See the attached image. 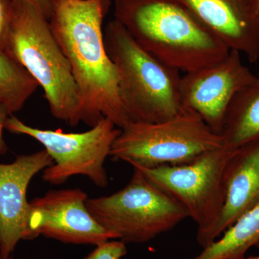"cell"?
<instances>
[{
  "label": "cell",
  "instance_id": "obj_2",
  "mask_svg": "<svg viewBox=\"0 0 259 259\" xmlns=\"http://www.w3.org/2000/svg\"><path fill=\"white\" fill-rule=\"evenodd\" d=\"M114 15L143 49L180 72L214 64L231 51L177 0H115Z\"/></svg>",
  "mask_w": 259,
  "mask_h": 259
},
{
  "label": "cell",
  "instance_id": "obj_23",
  "mask_svg": "<svg viewBox=\"0 0 259 259\" xmlns=\"http://www.w3.org/2000/svg\"><path fill=\"white\" fill-rule=\"evenodd\" d=\"M10 259H13V257H11V258H10Z\"/></svg>",
  "mask_w": 259,
  "mask_h": 259
},
{
  "label": "cell",
  "instance_id": "obj_18",
  "mask_svg": "<svg viewBox=\"0 0 259 259\" xmlns=\"http://www.w3.org/2000/svg\"><path fill=\"white\" fill-rule=\"evenodd\" d=\"M10 17V0H0V50L6 51Z\"/></svg>",
  "mask_w": 259,
  "mask_h": 259
},
{
  "label": "cell",
  "instance_id": "obj_20",
  "mask_svg": "<svg viewBox=\"0 0 259 259\" xmlns=\"http://www.w3.org/2000/svg\"><path fill=\"white\" fill-rule=\"evenodd\" d=\"M35 6L42 12L48 19L50 18L51 0H24Z\"/></svg>",
  "mask_w": 259,
  "mask_h": 259
},
{
  "label": "cell",
  "instance_id": "obj_3",
  "mask_svg": "<svg viewBox=\"0 0 259 259\" xmlns=\"http://www.w3.org/2000/svg\"><path fill=\"white\" fill-rule=\"evenodd\" d=\"M5 51L41 87L54 117L72 127L81 122V95L69 61L49 19L28 2L10 0Z\"/></svg>",
  "mask_w": 259,
  "mask_h": 259
},
{
  "label": "cell",
  "instance_id": "obj_19",
  "mask_svg": "<svg viewBox=\"0 0 259 259\" xmlns=\"http://www.w3.org/2000/svg\"><path fill=\"white\" fill-rule=\"evenodd\" d=\"M9 117L4 109L0 107V155L5 154L8 152V147L5 143L3 137V130L5 129V122Z\"/></svg>",
  "mask_w": 259,
  "mask_h": 259
},
{
  "label": "cell",
  "instance_id": "obj_17",
  "mask_svg": "<svg viewBox=\"0 0 259 259\" xmlns=\"http://www.w3.org/2000/svg\"><path fill=\"white\" fill-rule=\"evenodd\" d=\"M126 243L122 241H107L96 248L83 259H120L127 254Z\"/></svg>",
  "mask_w": 259,
  "mask_h": 259
},
{
  "label": "cell",
  "instance_id": "obj_16",
  "mask_svg": "<svg viewBox=\"0 0 259 259\" xmlns=\"http://www.w3.org/2000/svg\"><path fill=\"white\" fill-rule=\"evenodd\" d=\"M38 87L23 66L0 50V107L8 115L20 111Z\"/></svg>",
  "mask_w": 259,
  "mask_h": 259
},
{
  "label": "cell",
  "instance_id": "obj_5",
  "mask_svg": "<svg viewBox=\"0 0 259 259\" xmlns=\"http://www.w3.org/2000/svg\"><path fill=\"white\" fill-rule=\"evenodd\" d=\"M223 145L222 136L198 115L182 110L161 122H127L120 128L110 156L134 168H151L190 163Z\"/></svg>",
  "mask_w": 259,
  "mask_h": 259
},
{
  "label": "cell",
  "instance_id": "obj_6",
  "mask_svg": "<svg viewBox=\"0 0 259 259\" xmlns=\"http://www.w3.org/2000/svg\"><path fill=\"white\" fill-rule=\"evenodd\" d=\"M129 183L108 196L87 200L100 226L125 243H145L190 218L185 207L134 168Z\"/></svg>",
  "mask_w": 259,
  "mask_h": 259
},
{
  "label": "cell",
  "instance_id": "obj_13",
  "mask_svg": "<svg viewBox=\"0 0 259 259\" xmlns=\"http://www.w3.org/2000/svg\"><path fill=\"white\" fill-rule=\"evenodd\" d=\"M225 185L226 199L213 233L214 241L259 202V139L232 153L225 172Z\"/></svg>",
  "mask_w": 259,
  "mask_h": 259
},
{
  "label": "cell",
  "instance_id": "obj_4",
  "mask_svg": "<svg viewBox=\"0 0 259 259\" xmlns=\"http://www.w3.org/2000/svg\"><path fill=\"white\" fill-rule=\"evenodd\" d=\"M104 40L130 122H161L182 111L180 71L143 49L115 19L104 29Z\"/></svg>",
  "mask_w": 259,
  "mask_h": 259
},
{
  "label": "cell",
  "instance_id": "obj_21",
  "mask_svg": "<svg viewBox=\"0 0 259 259\" xmlns=\"http://www.w3.org/2000/svg\"><path fill=\"white\" fill-rule=\"evenodd\" d=\"M242 259H259V255H257V256L244 257V258Z\"/></svg>",
  "mask_w": 259,
  "mask_h": 259
},
{
  "label": "cell",
  "instance_id": "obj_1",
  "mask_svg": "<svg viewBox=\"0 0 259 259\" xmlns=\"http://www.w3.org/2000/svg\"><path fill=\"white\" fill-rule=\"evenodd\" d=\"M110 5V0H51L49 21L79 90L81 122L93 127L107 117L122 128L130 120L102 28Z\"/></svg>",
  "mask_w": 259,
  "mask_h": 259
},
{
  "label": "cell",
  "instance_id": "obj_14",
  "mask_svg": "<svg viewBox=\"0 0 259 259\" xmlns=\"http://www.w3.org/2000/svg\"><path fill=\"white\" fill-rule=\"evenodd\" d=\"M221 136L233 151L259 139V80L241 89L230 103Z\"/></svg>",
  "mask_w": 259,
  "mask_h": 259
},
{
  "label": "cell",
  "instance_id": "obj_22",
  "mask_svg": "<svg viewBox=\"0 0 259 259\" xmlns=\"http://www.w3.org/2000/svg\"><path fill=\"white\" fill-rule=\"evenodd\" d=\"M257 3H258V8H259V0H257ZM257 77H258V79L259 80V70H258V75H257Z\"/></svg>",
  "mask_w": 259,
  "mask_h": 259
},
{
  "label": "cell",
  "instance_id": "obj_7",
  "mask_svg": "<svg viewBox=\"0 0 259 259\" xmlns=\"http://www.w3.org/2000/svg\"><path fill=\"white\" fill-rule=\"evenodd\" d=\"M233 151L223 145L185 164L136 168L185 207L197 224V241L202 248L214 242L226 199L225 172Z\"/></svg>",
  "mask_w": 259,
  "mask_h": 259
},
{
  "label": "cell",
  "instance_id": "obj_9",
  "mask_svg": "<svg viewBox=\"0 0 259 259\" xmlns=\"http://www.w3.org/2000/svg\"><path fill=\"white\" fill-rule=\"evenodd\" d=\"M257 80L256 75L242 62L241 54L231 50L218 62L181 77V107L198 115L213 132L221 135L233 97Z\"/></svg>",
  "mask_w": 259,
  "mask_h": 259
},
{
  "label": "cell",
  "instance_id": "obj_8",
  "mask_svg": "<svg viewBox=\"0 0 259 259\" xmlns=\"http://www.w3.org/2000/svg\"><path fill=\"white\" fill-rule=\"evenodd\" d=\"M5 129L12 134L30 136L45 148L54 163L44 169L42 179L59 185L74 176L87 177L97 187H105L108 177L105 163L110 156L120 128L107 117L83 133H64L26 125L14 115L9 116Z\"/></svg>",
  "mask_w": 259,
  "mask_h": 259
},
{
  "label": "cell",
  "instance_id": "obj_10",
  "mask_svg": "<svg viewBox=\"0 0 259 259\" xmlns=\"http://www.w3.org/2000/svg\"><path fill=\"white\" fill-rule=\"evenodd\" d=\"M88 199L81 189H64L32 199L28 217L31 240L42 236L65 243L97 245L117 239L92 215Z\"/></svg>",
  "mask_w": 259,
  "mask_h": 259
},
{
  "label": "cell",
  "instance_id": "obj_15",
  "mask_svg": "<svg viewBox=\"0 0 259 259\" xmlns=\"http://www.w3.org/2000/svg\"><path fill=\"white\" fill-rule=\"evenodd\" d=\"M254 246L259 247V202L193 259H242Z\"/></svg>",
  "mask_w": 259,
  "mask_h": 259
},
{
  "label": "cell",
  "instance_id": "obj_12",
  "mask_svg": "<svg viewBox=\"0 0 259 259\" xmlns=\"http://www.w3.org/2000/svg\"><path fill=\"white\" fill-rule=\"evenodd\" d=\"M217 35L230 50L250 63L259 60L257 0H177Z\"/></svg>",
  "mask_w": 259,
  "mask_h": 259
},
{
  "label": "cell",
  "instance_id": "obj_11",
  "mask_svg": "<svg viewBox=\"0 0 259 259\" xmlns=\"http://www.w3.org/2000/svg\"><path fill=\"white\" fill-rule=\"evenodd\" d=\"M53 163L45 149L19 155L10 163H0V259H10L19 242L31 240L29 185L35 175Z\"/></svg>",
  "mask_w": 259,
  "mask_h": 259
}]
</instances>
